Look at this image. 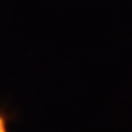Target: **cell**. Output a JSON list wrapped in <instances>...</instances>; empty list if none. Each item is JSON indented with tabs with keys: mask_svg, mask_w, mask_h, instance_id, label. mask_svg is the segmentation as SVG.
Segmentation results:
<instances>
[{
	"mask_svg": "<svg viewBox=\"0 0 132 132\" xmlns=\"http://www.w3.org/2000/svg\"><path fill=\"white\" fill-rule=\"evenodd\" d=\"M0 132H8V117L4 112H0Z\"/></svg>",
	"mask_w": 132,
	"mask_h": 132,
	"instance_id": "obj_1",
	"label": "cell"
}]
</instances>
